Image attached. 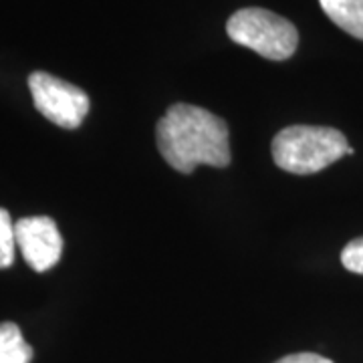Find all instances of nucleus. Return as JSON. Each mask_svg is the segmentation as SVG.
Listing matches in <instances>:
<instances>
[{"label":"nucleus","mask_w":363,"mask_h":363,"mask_svg":"<svg viewBox=\"0 0 363 363\" xmlns=\"http://www.w3.org/2000/svg\"><path fill=\"white\" fill-rule=\"evenodd\" d=\"M156 140L162 157L180 174H192L200 164L212 168L230 164L226 121L198 105H172L157 121Z\"/></svg>","instance_id":"nucleus-1"},{"label":"nucleus","mask_w":363,"mask_h":363,"mask_svg":"<svg viewBox=\"0 0 363 363\" xmlns=\"http://www.w3.org/2000/svg\"><path fill=\"white\" fill-rule=\"evenodd\" d=\"M271 150L274 164L297 176L317 174L353 154V147L341 131L321 125L285 128L274 135Z\"/></svg>","instance_id":"nucleus-2"},{"label":"nucleus","mask_w":363,"mask_h":363,"mask_svg":"<svg viewBox=\"0 0 363 363\" xmlns=\"http://www.w3.org/2000/svg\"><path fill=\"white\" fill-rule=\"evenodd\" d=\"M228 37L260 57L285 61L297 51L298 33L291 21L267 9H240L226 23Z\"/></svg>","instance_id":"nucleus-3"},{"label":"nucleus","mask_w":363,"mask_h":363,"mask_svg":"<svg viewBox=\"0 0 363 363\" xmlns=\"http://www.w3.org/2000/svg\"><path fill=\"white\" fill-rule=\"evenodd\" d=\"M28 89L43 117L63 130H77L89 113V97L83 89L45 71L28 77Z\"/></svg>","instance_id":"nucleus-4"},{"label":"nucleus","mask_w":363,"mask_h":363,"mask_svg":"<svg viewBox=\"0 0 363 363\" xmlns=\"http://www.w3.org/2000/svg\"><path fill=\"white\" fill-rule=\"evenodd\" d=\"M16 247L26 264L37 272L52 269L63 255V236L49 216H26L14 224Z\"/></svg>","instance_id":"nucleus-5"},{"label":"nucleus","mask_w":363,"mask_h":363,"mask_svg":"<svg viewBox=\"0 0 363 363\" xmlns=\"http://www.w3.org/2000/svg\"><path fill=\"white\" fill-rule=\"evenodd\" d=\"M319 4L339 28L363 40V0H319Z\"/></svg>","instance_id":"nucleus-6"},{"label":"nucleus","mask_w":363,"mask_h":363,"mask_svg":"<svg viewBox=\"0 0 363 363\" xmlns=\"http://www.w3.org/2000/svg\"><path fill=\"white\" fill-rule=\"evenodd\" d=\"M33 347L28 345L18 325L4 321L0 323V363H30Z\"/></svg>","instance_id":"nucleus-7"},{"label":"nucleus","mask_w":363,"mask_h":363,"mask_svg":"<svg viewBox=\"0 0 363 363\" xmlns=\"http://www.w3.org/2000/svg\"><path fill=\"white\" fill-rule=\"evenodd\" d=\"M14 248H16L14 222L9 210L0 208V269H9L13 264Z\"/></svg>","instance_id":"nucleus-8"},{"label":"nucleus","mask_w":363,"mask_h":363,"mask_svg":"<svg viewBox=\"0 0 363 363\" xmlns=\"http://www.w3.org/2000/svg\"><path fill=\"white\" fill-rule=\"evenodd\" d=\"M341 264L347 271L355 272V274H362L363 277V236L351 240L350 245L343 248V252H341Z\"/></svg>","instance_id":"nucleus-9"},{"label":"nucleus","mask_w":363,"mask_h":363,"mask_svg":"<svg viewBox=\"0 0 363 363\" xmlns=\"http://www.w3.org/2000/svg\"><path fill=\"white\" fill-rule=\"evenodd\" d=\"M274 363H333L331 359H327L323 355H317V353H293V355H286L281 357L279 362Z\"/></svg>","instance_id":"nucleus-10"}]
</instances>
